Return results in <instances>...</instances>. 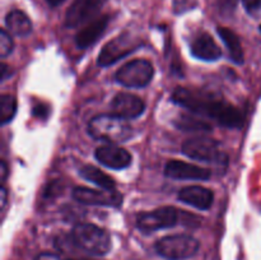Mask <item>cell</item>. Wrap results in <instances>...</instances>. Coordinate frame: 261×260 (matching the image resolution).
I'll return each mask as SVG.
<instances>
[{
    "label": "cell",
    "mask_w": 261,
    "mask_h": 260,
    "mask_svg": "<svg viewBox=\"0 0 261 260\" xmlns=\"http://www.w3.org/2000/svg\"><path fill=\"white\" fill-rule=\"evenodd\" d=\"M195 5V0H175V2H173V9H175V12L177 13V14H180V13L186 12V10L189 9H193Z\"/></svg>",
    "instance_id": "23"
},
{
    "label": "cell",
    "mask_w": 261,
    "mask_h": 260,
    "mask_svg": "<svg viewBox=\"0 0 261 260\" xmlns=\"http://www.w3.org/2000/svg\"><path fill=\"white\" fill-rule=\"evenodd\" d=\"M194 58L204 61H216L222 56V50L209 33H201L191 45Z\"/></svg>",
    "instance_id": "16"
},
{
    "label": "cell",
    "mask_w": 261,
    "mask_h": 260,
    "mask_svg": "<svg viewBox=\"0 0 261 260\" xmlns=\"http://www.w3.org/2000/svg\"><path fill=\"white\" fill-rule=\"evenodd\" d=\"M182 153L191 160L201 162L226 165L228 161L226 153L221 149V144L217 140L205 137H196L186 140L182 144Z\"/></svg>",
    "instance_id": "4"
},
{
    "label": "cell",
    "mask_w": 261,
    "mask_h": 260,
    "mask_svg": "<svg viewBox=\"0 0 261 260\" xmlns=\"http://www.w3.org/2000/svg\"><path fill=\"white\" fill-rule=\"evenodd\" d=\"M107 0H74L65 14V25L68 28H75L99 12Z\"/></svg>",
    "instance_id": "10"
},
{
    "label": "cell",
    "mask_w": 261,
    "mask_h": 260,
    "mask_svg": "<svg viewBox=\"0 0 261 260\" xmlns=\"http://www.w3.org/2000/svg\"><path fill=\"white\" fill-rule=\"evenodd\" d=\"M218 35L222 38V41L224 42V45L227 46L229 53V58L232 61H234L236 64H242L244 63V50H242L241 42H240V38L233 31H231L229 28L226 27H218Z\"/></svg>",
    "instance_id": "18"
},
{
    "label": "cell",
    "mask_w": 261,
    "mask_h": 260,
    "mask_svg": "<svg viewBox=\"0 0 261 260\" xmlns=\"http://www.w3.org/2000/svg\"><path fill=\"white\" fill-rule=\"evenodd\" d=\"M64 2H65V0H47V3L51 5V7H58V5H60L61 3Z\"/></svg>",
    "instance_id": "28"
},
{
    "label": "cell",
    "mask_w": 261,
    "mask_h": 260,
    "mask_svg": "<svg viewBox=\"0 0 261 260\" xmlns=\"http://www.w3.org/2000/svg\"><path fill=\"white\" fill-rule=\"evenodd\" d=\"M88 133L94 139L109 144L126 142L133 135L129 122L116 115H98L88 124Z\"/></svg>",
    "instance_id": "2"
},
{
    "label": "cell",
    "mask_w": 261,
    "mask_h": 260,
    "mask_svg": "<svg viewBox=\"0 0 261 260\" xmlns=\"http://www.w3.org/2000/svg\"><path fill=\"white\" fill-rule=\"evenodd\" d=\"M199 250V241L190 235H171L158 240L155 251L168 260H182L194 256Z\"/></svg>",
    "instance_id": "5"
},
{
    "label": "cell",
    "mask_w": 261,
    "mask_h": 260,
    "mask_svg": "<svg viewBox=\"0 0 261 260\" xmlns=\"http://www.w3.org/2000/svg\"><path fill=\"white\" fill-rule=\"evenodd\" d=\"M178 199L184 201V203L194 206V208L200 209V211H206L213 204L214 195L209 189L199 185H194L181 189L180 193H178Z\"/></svg>",
    "instance_id": "14"
},
{
    "label": "cell",
    "mask_w": 261,
    "mask_h": 260,
    "mask_svg": "<svg viewBox=\"0 0 261 260\" xmlns=\"http://www.w3.org/2000/svg\"><path fill=\"white\" fill-rule=\"evenodd\" d=\"M244 8L250 15H255L261 10V0H242Z\"/></svg>",
    "instance_id": "24"
},
{
    "label": "cell",
    "mask_w": 261,
    "mask_h": 260,
    "mask_svg": "<svg viewBox=\"0 0 261 260\" xmlns=\"http://www.w3.org/2000/svg\"><path fill=\"white\" fill-rule=\"evenodd\" d=\"M138 46H139V43H134V40L127 35L119 36L103 46V48L99 53L98 59H97V64L99 66H103V68L112 65L120 59L125 58L133 51L137 50Z\"/></svg>",
    "instance_id": "8"
},
{
    "label": "cell",
    "mask_w": 261,
    "mask_h": 260,
    "mask_svg": "<svg viewBox=\"0 0 261 260\" xmlns=\"http://www.w3.org/2000/svg\"><path fill=\"white\" fill-rule=\"evenodd\" d=\"M14 47V42H13V38L10 37L9 33L5 30H2L0 33V55L2 58H7L8 55H10Z\"/></svg>",
    "instance_id": "22"
},
{
    "label": "cell",
    "mask_w": 261,
    "mask_h": 260,
    "mask_svg": "<svg viewBox=\"0 0 261 260\" xmlns=\"http://www.w3.org/2000/svg\"><path fill=\"white\" fill-rule=\"evenodd\" d=\"M172 101L190 112L216 120L222 126L240 129L244 125L245 120L241 111L233 105L222 98H217L213 94L178 87L173 91Z\"/></svg>",
    "instance_id": "1"
},
{
    "label": "cell",
    "mask_w": 261,
    "mask_h": 260,
    "mask_svg": "<svg viewBox=\"0 0 261 260\" xmlns=\"http://www.w3.org/2000/svg\"><path fill=\"white\" fill-rule=\"evenodd\" d=\"M165 175L173 180H208L211 171L193 163L173 160L166 165Z\"/></svg>",
    "instance_id": "12"
},
{
    "label": "cell",
    "mask_w": 261,
    "mask_h": 260,
    "mask_svg": "<svg viewBox=\"0 0 261 260\" xmlns=\"http://www.w3.org/2000/svg\"><path fill=\"white\" fill-rule=\"evenodd\" d=\"M68 260H92V259H68Z\"/></svg>",
    "instance_id": "29"
},
{
    "label": "cell",
    "mask_w": 261,
    "mask_h": 260,
    "mask_svg": "<svg viewBox=\"0 0 261 260\" xmlns=\"http://www.w3.org/2000/svg\"><path fill=\"white\" fill-rule=\"evenodd\" d=\"M154 75L152 63L144 59H135L124 64L115 74L117 83L127 88H143L148 86Z\"/></svg>",
    "instance_id": "6"
},
{
    "label": "cell",
    "mask_w": 261,
    "mask_h": 260,
    "mask_svg": "<svg viewBox=\"0 0 261 260\" xmlns=\"http://www.w3.org/2000/svg\"><path fill=\"white\" fill-rule=\"evenodd\" d=\"M112 114L122 119H135L144 112L145 103L140 97L132 93H117L112 99Z\"/></svg>",
    "instance_id": "11"
},
{
    "label": "cell",
    "mask_w": 261,
    "mask_h": 260,
    "mask_svg": "<svg viewBox=\"0 0 261 260\" xmlns=\"http://www.w3.org/2000/svg\"><path fill=\"white\" fill-rule=\"evenodd\" d=\"M33 115L40 119H46L48 116V112H50V109H48L47 105L45 103H37L33 106Z\"/></svg>",
    "instance_id": "25"
},
{
    "label": "cell",
    "mask_w": 261,
    "mask_h": 260,
    "mask_svg": "<svg viewBox=\"0 0 261 260\" xmlns=\"http://www.w3.org/2000/svg\"><path fill=\"white\" fill-rule=\"evenodd\" d=\"M259 30H260V32H261V24H260V27H259Z\"/></svg>",
    "instance_id": "30"
},
{
    "label": "cell",
    "mask_w": 261,
    "mask_h": 260,
    "mask_svg": "<svg viewBox=\"0 0 261 260\" xmlns=\"http://www.w3.org/2000/svg\"><path fill=\"white\" fill-rule=\"evenodd\" d=\"M110 22L109 15H102V17L97 18L93 22L89 23L88 25L81 30L78 32V35L75 36V43L79 48H88L89 46H92L93 43H96L98 41V38L106 31L107 24Z\"/></svg>",
    "instance_id": "15"
},
{
    "label": "cell",
    "mask_w": 261,
    "mask_h": 260,
    "mask_svg": "<svg viewBox=\"0 0 261 260\" xmlns=\"http://www.w3.org/2000/svg\"><path fill=\"white\" fill-rule=\"evenodd\" d=\"M73 198L87 205L119 206L122 203L121 194L115 190H94V189L76 186L73 190Z\"/></svg>",
    "instance_id": "9"
},
{
    "label": "cell",
    "mask_w": 261,
    "mask_h": 260,
    "mask_svg": "<svg viewBox=\"0 0 261 260\" xmlns=\"http://www.w3.org/2000/svg\"><path fill=\"white\" fill-rule=\"evenodd\" d=\"M178 221V211L173 206H162L153 212L143 213L138 217L137 226L144 233L158 231L163 228H171L176 226Z\"/></svg>",
    "instance_id": "7"
},
{
    "label": "cell",
    "mask_w": 261,
    "mask_h": 260,
    "mask_svg": "<svg viewBox=\"0 0 261 260\" xmlns=\"http://www.w3.org/2000/svg\"><path fill=\"white\" fill-rule=\"evenodd\" d=\"M35 260H61L58 255L51 254V252H42V254L38 255Z\"/></svg>",
    "instance_id": "26"
},
{
    "label": "cell",
    "mask_w": 261,
    "mask_h": 260,
    "mask_svg": "<svg viewBox=\"0 0 261 260\" xmlns=\"http://www.w3.org/2000/svg\"><path fill=\"white\" fill-rule=\"evenodd\" d=\"M15 112H17V101L10 94H3L0 97V120L2 124H8L12 121L14 117Z\"/></svg>",
    "instance_id": "21"
},
{
    "label": "cell",
    "mask_w": 261,
    "mask_h": 260,
    "mask_svg": "<svg viewBox=\"0 0 261 260\" xmlns=\"http://www.w3.org/2000/svg\"><path fill=\"white\" fill-rule=\"evenodd\" d=\"M175 125L178 129L184 130V132H196V133H209L212 132V126L205 121L195 119L191 115L182 114L176 119Z\"/></svg>",
    "instance_id": "20"
},
{
    "label": "cell",
    "mask_w": 261,
    "mask_h": 260,
    "mask_svg": "<svg viewBox=\"0 0 261 260\" xmlns=\"http://www.w3.org/2000/svg\"><path fill=\"white\" fill-rule=\"evenodd\" d=\"M5 24L10 32L19 37H24L32 32V22L20 10H12L5 18Z\"/></svg>",
    "instance_id": "17"
},
{
    "label": "cell",
    "mask_w": 261,
    "mask_h": 260,
    "mask_svg": "<svg viewBox=\"0 0 261 260\" xmlns=\"http://www.w3.org/2000/svg\"><path fill=\"white\" fill-rule=\"evenodd\" d=\"M5 177H7V165H5V162L3 161L2 162V181L3 183L5 181Z\"/></svg>",
    "instance_id": "27"
},
{
    "label": "cell",
    "mask_w": 261,
    "mask_h": 260,
    "mask_svg": "<svg viewBox=\"0 0 261 260\" xmlns=\"http://www.w3.org/2000/svg\"><path fill=\"white\" fill-rule=\"evenodd\" d=\"M81 176L83 178H86L87 181H91V183L96 184V185L101 186L105 190H114L115 189V181L114 178L110 177L107 173L102 172L99 168L94 167L92 165H86L81 168L79 171Z\"/></svg>",
    "instance_id": "19"
},
{
    "label": "cell",
    "mask_w": 261,
    "mask_h": 260,
    "mask_svg": "<svg viewBox=\"0 0 261 260\" xmlns=\"http://www.w3.org/2000/svg\"><path fill=\"white\" fill-rule=\"evenodd\" d=\"M94 157L101 165L112 170H122L129 167L132 163V154L126 149L115 144H107L97 148Z\"/></svg>",
    "instance_id": "13"
},
{
    "label": "cell",
    "mask_w": 261,
    "mask_h": 260,
    "mask_svg": "<svg viewBox=\"0 0 261 260\" xmlns=\"http://www.w3.org/2000/svg\"><path fill=\"white\" fill-rule=\"evenodd\" d=\"M71 240L79 249L96 256L111 250V237L106 229L91 223H78L71 231Z\"/></svg>",
    "instance_id": "3"
}]
</instances>
